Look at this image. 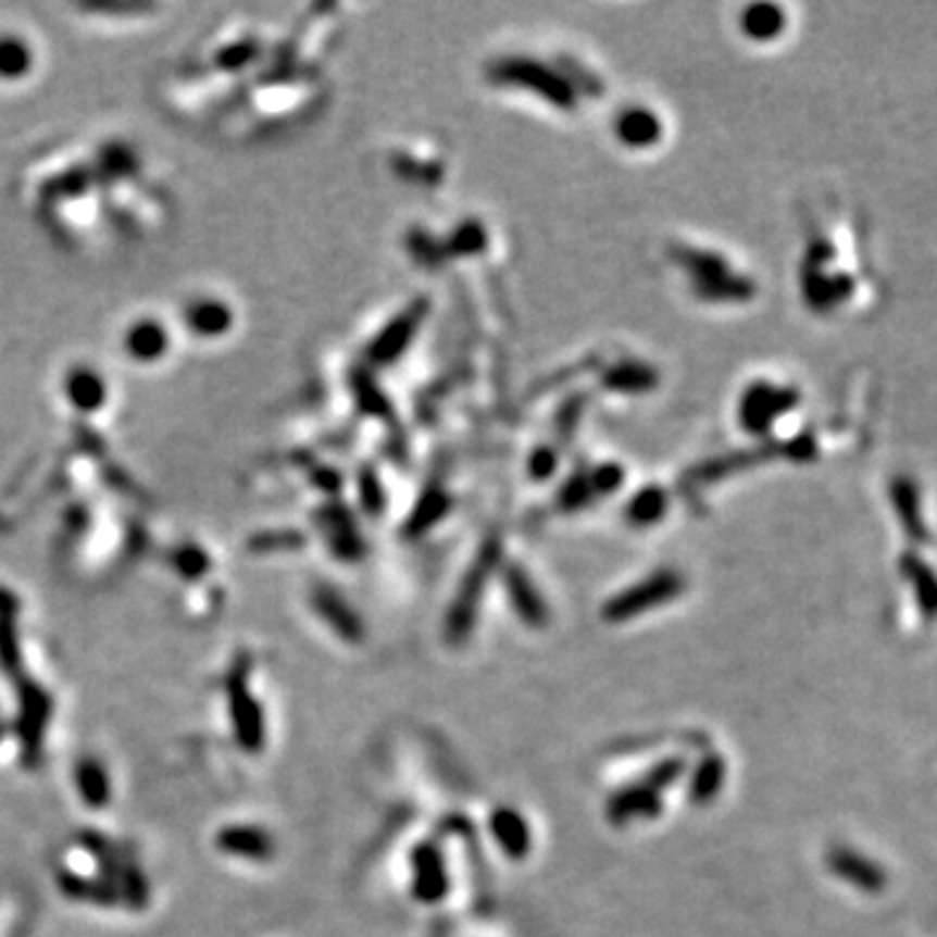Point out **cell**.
I'll return each instance as SVG.
<instances>
[{
    "label": "cell",
    "instance_id": "1",
    "mask_svg": "<svg viewBox=\"0 0 937 937\" xmlns=\"http://www.w3.org/2000/svg\"><path fill=\"white\" fill-rule=\"evenodd\" d=\"M248 675L250 659L240 657L233 664V670L227 672L224 690H227L229 716H233L237 742H240V748L246 752H259L263 742H266V724H263L261 703L255 701V696L250 692Z\"/></svg>",
    "mask_w": 937,
    "mask_h": 937
},
{
    "label": "cell",
    "instance_id": "2",
    "mask_svg": "<svg viewBox=\"0 0 937 937\" xmlns=\"http://www.w3.org/2000/svg\"><path fill=\"white\" fill-rule=\"evenodd\" d=\"M18 716H16V735L22 742V755L26 765H35L42 752L45 732H48L52 716V698L42 685L32 683V679L18 677Z\"/></svg>",
    "mask_w": 937,
    "mask_h": 937
},
{
    "label": "cell",
    "instance_id": "3",
    "mask_svg": "<svg viewBox=\"0 0 937 937\" xmlns=\"http://www.w3.org/2000/svg\"><path fill=\"white\" fill-rule=\"evenodd\" d=\"M679 591H683V578H679L677 573H657V576H651L649 580H644V584L633 586V589L612 599V602L604 607L602 615L604 620H610V623H623V620L644 615V612L670 602Z\"/></svg>",
    "mask_w": 937,
    "mask_h": 937
},
{
    "label": "cell",
    "instance_id": "4",
    "mask_svg": "<svg viewBox=\"0 0 937 937\" xmlns=\"http://www.w3.org/2000/svg\"><path fill=\"white\" fill-rule=\"evenodd\" d=\"M487 571H490V560H482V563L472 571V576L466 578L464 589H461L457 602H453V607H451V612H448L446 636L451 644H464L469 638V633H472V628H474L479 597H482V591H485Z\"/></svg>",
    "mask_w": 937,
    "mask_h": 937
},
{
    "label": "cell",
    "instance_id": "5",
    "mask_svg": "<svg viewBox=\"0 0 937 937\" xmlns=\"http://www.w3.org/2000/svg\"><path fill=\"white\" fill-rule=\"evenodd\" d=\"M412 890L420 901L438 903L448 894V873L443 857L433 844H420L412 854Z\"/></svg>",
    "mask_w": 937,
    "mask_h": 937
},
{
    "label": "cell",
    "instance_id": "6",
    "mask_svg": "<svg viewBox=\"0 0 937 937\" xmlns=\"http://www.w3.org/2000/svg\"><path fill=\"white\" fill-rule=\"evenodd\" d=\"M662 813V795L657 789L646 787V784H633L615 791L607 802V817H610L615 826H625V823L638 821V817H657Z\"/></svg>",
    "mask_w": 937,
    "mask_h": 937
},
{
    "label": "cell",
    "instance_id": "7",
    "mask_svg": "<svg viewBox=\"0 0 937 937\" xmlns=\"http://www.w3.org/2000/svg\"><path fill=\"white\" fill-rule=\"evenodd\" d=\"M216 847L242 860L266 862L274 857V839L259 826H224L216 836Z\"/></svg>",
    "mask_w": 937,
    "mask_h": 937
},
{
    "label": "cell",
    "instance_id": "8",
    "mask_svg": "<svg viewBox=\"0 0 937 937\" xmlns=\"http://www.w3.org/2000/svg\"><path fill=\"white\" fill-rule=\"evenodd\" d=\"M313 607L318 610V615L332 625V630L339 633L345 641L360 644L362 638H365V625H362L360 615L336 591L326 589V586L315 589Z\"/></svg>",
    "mask_w": 937,
    "mask_h": 937
},
{
    "label": "cell",
    "instance_id": "9",
    "mask_svg": "<svg viewBox=\"0 0 937 937\" xmlns=\"http://www.w3.org/2000/svg\"><path fill=\"white\" fill-rule=\"evenodd\" d=\"M490 830L500 849L505 851L511 860H524L532 849V830L524 815L513 808H498L490 817Z\"/></svg>",
    "mask_w": 937,
    "mask_h": 937
},
{
    "label": "cell",
    "instance_id": "10",
    "mask_svg": "<svg viewBox=\"0 0 937 937\" xmlns=\"http://www.w3.org/2000/svg\"><path fill=\"white\" fill-rule=\"evenodd\" d=\"M125 349L138 362H157L170 349V334L160 321L143 318L134 323L125 334Z\"/></svg>",
    "mask_w": 937,
    "mask_h": 937
},
{
    "label": "cell",
    "instance_id": "11",
    "mask_svg": "<svg viewBox=\"0 0 937 937\" xmlns=\"http://www.w3.org/2000/svg\"><path fill=\"white\" fill-rule=\"evenodd\" d=\"M505 584H508V597H511L513 610L519 612V617L524 620L526 625H532V628H545L547 620H550V612H547V604L542 602V597L534 591L532 580L521 571H508Z\"/></svg>",
    "mask_w": 937,
    "mask_h": 937
},
{
    "label": "cell",
    "instance_id": "12",
    "mask_svg": "<svg viewBox=\"0 0 937 937\" xmlns=\"http://www.w3.org/2000/svg\"><path fill=\"white\" fill-rule=\"evenodd\" d=\"M65 393L78 412H97L108 401V383L99 378L97 371L78 365L65 378Z\"/></svg>",
    "mask_w": 937,
    "mask_h": 937
},
{
    "label": "cell",
    "instance_id": "13",
    "mask_svg": "<svg viewBox=\"0 0 937 937\" xmlns=\"http://www.w3.org/2000/svg\"><path fill=\"white\" fill-rule=\"evenodd\" d=\"M186 323L198 336H222L233 328V308L214 297H203L186 310Z\"/></svg>",
    "mask_w": 937,
    "mask_h": 937
},
{
    "label": "cell",
    "instance_id": "14",
    "mask_svg": "<svg viewBox=\"0 0 937 937\" xmlns=\"http://www.w3.org/2000/svg\"><path fill=\"white\" fill-rule=\"evenodd\" d=\"M58 886L68 899L76 901H87V903H97V907H115L117 901H121V896H117V888L112 886L108 880H91V877L84 875H74V873H61L58 875Z\"/></svg>",
    "mask_w": 937,
    "mask_h": 937
},
{
    "label": "cell",
    "instance_id": "15",
    "mask_svg": "<svg viewBox=\"0 0 937 937\" xmlns=\"http://www.w3.org/2000/svg\"><path fill=\"white\" fill-rule=\"evenodd\" d=\"M724 778H727V765L716 752L705 755L698 769L692 771L690 778V802L692 804H711L719 797V791L724 787Z\"/></svg>",
    "mask_w": 937,
    "mask_h": 937
},
{
    "label": "cell",
    "instance_id": "16",
    "mask_svg": "<svg viewBox=\"0 0 937 937\" xmlns=\"http://www.w3.org/2000/svg\"><path fill=\"white\" fill-rule=\"evenodd\" d=\"M76 787L89 808H104L110 802V776L97 758H82L76 763Z\"/></svg>",
    "mask_w": 937,
    "mask_h": 937
},
{
    "label": "cell",
    "instance_id": "17",
    "mask_svg": "<svg viewBox=\"0 0 937 937\" xmlns=\"http://www.w3.org/2000/svg\"><path fill=\"white\" fill-rule=\"evenodd\" d=\"M35 55L32 48L18 37H0V78L13 82V78H22L32 71Z\"/></svg>",
    "mask_w": 937,
    "mask_h": 937
},
{
    "label": "cell",
    "instance_id": "18",
    "mask_svg": "<svg viewBox=\"0 0 937 937\" xmlns=\"http://www.w3.org/2000/svg\"><path fill=\"white\" fill-rule=\"evenodd\" d=\"M117 886H121L117 896H121L130 909H143L149 903L147 877L141 875V870H138V864L134 860H125L123 854H121V867H117L115 888Z\"/></svg>",
    "mask_w": 937,
    "mask_h": 937
},
{
    "label": "cell",
    "instance_id": "19",
    "mask_svg": "<svg viewBox=\"0 0 937 937\" xmlns=\"http://www.w3.org/2000/svg\"><path fill=\"white\" fill-rule=\"evenodd\" d=\"M0 670L13 677L22 675V649L13 617H0Z\"/></svg>",
    "mask_w": 937,
    "mask_h": 937
},
{
    "label": "cell",
    "instance_id": "20",
    "mask_svg": "<svg viewBox=\"0 0 937 937\" xmlns=\"http://www.w3.org/2000/svg\"><path fill=\"white\" fill-rule=\"evenodd\" d=\"M173 565L177 571L183 573L186 578H198L203 576V573L211 567V560L207 558V552L201 550V547L196 545H183L180 550H175L173 555Z\"/></svg>",
    "mask_w": 937,
    "mask_h": 937
},
{
    "label": "cell",
    "instance_id": "21",
    "mask_svg": "<svg viewBox=\"0 0 937 937\" xmlns=\"http://www.w3.org/2000/svg\"><path fill=\"white\" fill-rule=\"evenodd\" d=\"M683 774H685V761H683V758H666V761L657 763L654 769L649 771V776L644 778V784H646V787L657 789L659 795H662V791L666 787H672V784H675L677 778L683 776Z\"/></svg>",
    "mask_w": 937,
    "mask_h": 937
},
{
    "label": "cell",
    "instance_id": "22",
    "mask_svg": "<svg viewBox=\"0 0 937 937\" xmlns=\"http://www.w3.org/2000/svg\"><path fill=\"white\" fill-rule=\"evenodd\" d=\"M300 542L302 539L297 537V534H284V537H272V534H268V537H263V539H255L253 542V550H279V547H300Z\"/></svg>",
    "mask_w": 937,
    "mask_h": 937
},
{
    "label": "cell",
    "instance_id": "23",
    "mask_svg": "<svg viewBox=\"0 0 937 937\" xmlns=\"http://www.w3.org/2000/svg\"><path fill=\"white\" fill-rule=\"evenodd\" d=\"M18 612V602L11 591L0 589V617H13Z\"/></svg>",
    "mask_w": 937,
    "mask_h": 937
},
{
    "label": "cell",
    "instance_id": "24",
    "mask_svg": "<svg viewBox=\"0 0 937 937\" xmlns=\"http://www.w3.org/2000/svg\"><path fill=\"white\" fill-rule=\"evenodd\" d=\"M0 740H3V724H0Z\"/></svg>",
    "mask_w": 937,
    "mask_h": 937
}]
</instances>
